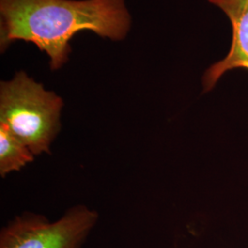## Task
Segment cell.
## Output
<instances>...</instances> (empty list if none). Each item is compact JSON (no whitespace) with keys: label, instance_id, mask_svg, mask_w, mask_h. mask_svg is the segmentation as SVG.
<instances>
[{"label":"cell","instance_id":"1","mask_svg":"<svg viewBox=\"0 0 248 248\" xmlns=\"http://www.w3.org/2000/svg\"><path fill=\"white\" fill-rule=\"evenodd\" d=\"M131 24L124 0H0V50L17 41L33 44L55 71L69 60L77 33L89 31L122 41Z\"/></svg>","mask_w":248,"mask_h":248},{"label":"cell","instance_id":"3","mask_svg":"<svg viewBox=\"0 0 248 248\" xmlns=\"http://www.w3.org/2000/svg\"><path fill=\"white\" fill-rule=\"evenodd\" d=\"M98 219V213L86 206L73 207L53 222L24 213L2 229L0 248H80Z\"/></svg>","mask_w":248,"mask_h":248},{"label":"cell","instance_id":"5","mask_svg":"<svg viewBox=\"0 0 248 248\" xmlns=\"http://www.w3.org/2000/svg\"><path fill=\"white\" fill-rule=\"evenodd\" d=\"M34 154L24 142L0 125V176L19 171L34 161Z\"/></svg>","mask_w":248,"mask_h":248},{"label":"cell","instance_id":"2","mask_svg":"<svg viewBox=\"0 0 248 248\" xmlns=\"http://www.w3.org/2000/svg\"><path fill=\"white\" fill-rule=\"evenodd\" d=\"M63 100L25 72L0 83V125L26 144L34 155L50 153L61 130Z\"/></svg>","mask_w":248,"mask_h":248},{"label":"cell","instance_id":"4","mask_svg":"<svg viewBox=\"0 0 248 248\" xmlns=\"http://www.w3.org/2000/svg\"><path fill=\"white\" fill-rule=\"evenodd\" d=\"M229 18L232 29L228 54L213 63L202 78L204 92L211 91L226 72L236 68L248 70V0H209Z\"/></svg>","mask_w":248,"mask_h":248}]
</instances>
